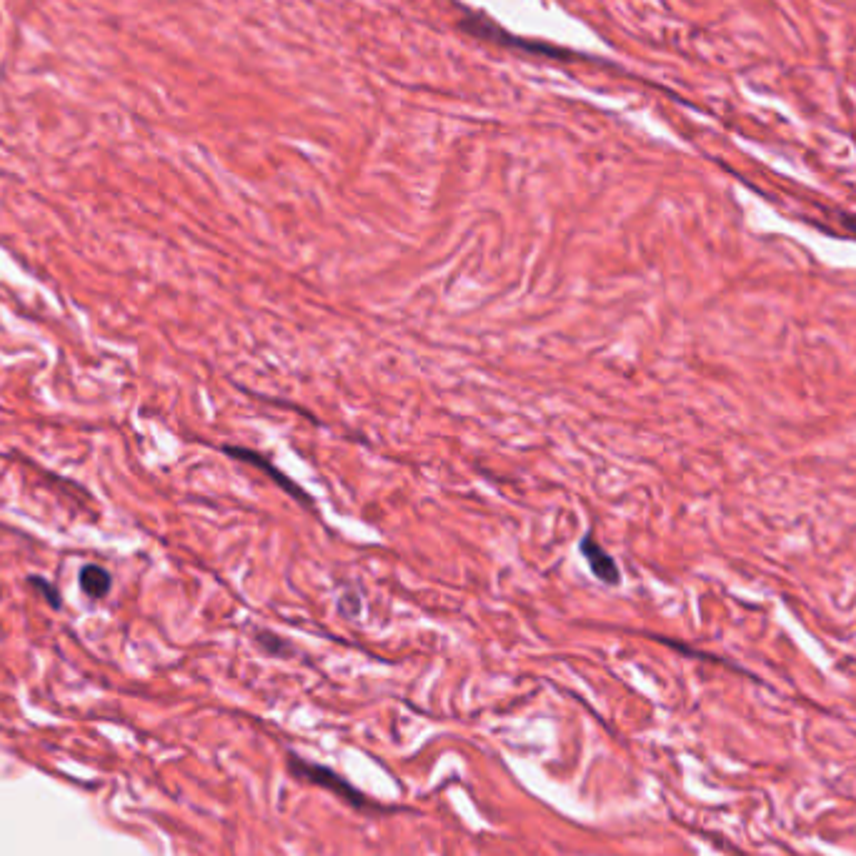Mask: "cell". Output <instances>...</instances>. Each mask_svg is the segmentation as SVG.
Here are the masks:
<instances>
[{
  "label": "cell",
  "mask_w": 856,
  "mask_h": 856,
  "mask_svg": "<svg viewBox=\"0 0 856 856\" xmlns=\"http://www.w3.org/2000/svg\"><path fill=\"white\" fill-rule=\"evenodd\" d=\"M288 766H291L293 776H298V779H303V781H311V784H316V786H323V789H328L331 794H336L338 799L348 801L351 806H361V809L363 806H368L366 796H363L361 791L353 789L348 781H343L341 776L333 774V771L326 769V766L311 764V761L298 759V756H293V754L288 756Z\"/></svg>",
  "instance_id": "6da1fadb"
},
{
  "label": "cell",
  "mask_w": 856,
  "mask_h": 856,
  "mask_svg": "<svg viewBox=\"0 0 856 856\" xmlns=\"http://www.w3.org/2000/svg\"><path fill=\"white\" fill-rule=\"evenodd\" d=\"M223 454L226 456H231V459H238V461H246V464H253V466H258V469L263 471V474H268L271 476L273 481H276L278 486H283V491H288V494H293L296 496L298 501H301V504H311V496L308 494H303L301 489H298V484H293L291 479H288V476H283L281 471H276V466L271 464V461L266 459V456H261V454H256V451H248V449H241V446H223Z\"/></svg>",
  "instance_id": "7a4b0ae2"
},
{
  "label": "cell",
  "mask_w": 856,
  "mask_h": 856,
  "mask_svg": "<svg viewBox=\"0 0 856 856\" xmlns=\"http://www.w3.org/2000/svg\"><path fill=\"white\" fill-rule=\"evenodd\" d=\"M579 549H581V554H584V559L589 561V569H591V574L596 576V579L604 581V584H611V586L619 584L621 581L619 566H616L614 556H609L599 544H596L594 534H586L584 539H581Z\"/></svg>",
  "instance_id": "3957f363"
},
{
  "label": "cell",
  "mask_w": 856,
  "mask_h": 856,
  "mask_svg": "<svg viewBox=\"0 0 856 856\" xmlns=\"http://www.w3.org/2000/svg\"><path fill=\"white\" fill-rule=\"evenodd\" d=\"M81 586L93 599H103V596L111 591V574H108L106 569H101V566L91 564L81 571Z\"/></svg>",
  "instance_id": "277c9868"
},
{
  "label": "cell",
  "mask_w": 856,
  "mask_h": 856,
  "mask_svg": "<svg viewBox=\"0 0 856 856\" xmlns=\"http://www.w3.org/2000/svg\"><path fill=\"white\" fill-rule=\"evenodd\" d=\"M258 644H261L266 651H271V654H286L288 649L286 641H281L273 634H258Z\"/></svg>",
  "instance_id": "5b68a950"
},
{
  "label": "cell",
  "mask_w": 856,
  "mask_h": 856,
  "mask_svg": "<svg viewBox=\"0 0 856 856\" xmlns=\"http://www.w3.org/2000/svg\"><path fill=\"white\" fill-rule=\"evenodd\" d=\"M846 228H849V231L856 236V221H854V218H846Z\"/></svg>",
  "instance_id": "8992f818"
}]
</instances>
